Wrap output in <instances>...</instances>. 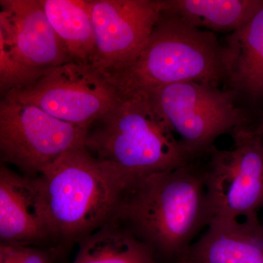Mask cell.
I'll list each match as a JSON object with an SVG mask.
<instances>
[{"instance_id": "obj_1", "label": "cell", "mask_w": 263, "mask_h": 263, "mask_svg": "<svg viewBox=\"0 0 263 263\" xmlns=\"http://www.w3.org/2000/svg\"><path fill=\"white\" fill-rule=\"evenodd\" d=\"M210 221L201 158L128 183L113 223L156 256L181 263Z\"/></svg>"}, {"instance_id": "obj_2", "label": "cell", "mask_w": 263, "mask_h": 263, "mask_svg": "<svg viewBox=\"0 0 263 263\" xmlns=\"http://www.w3.org/2000/svg\"><path fill=\"white\" fill-rule=\"evenodd\" d=\"M39 178L55 238L67 245L113 222L132 180L84 145L66 152Z\"/></svg>"}, {"instance_id": "obj_3", "label": "cell", "mask_w": 263, "mask_h": 263, "mask_svg": "<svg viewBox=\"0 0 263 263\" xmlns=\"http://www.w3.org/2000/svg\"><path fill=\"white\" fill-rule=\"evenodd\" d=\"M121 89L122 102L88 129L84 146L90 153L130 179L193 162L149 91L129 86Z\"/></svg>"}, {"instance_id": "obj_4", "label": "cell", "mask_w": 263, "mask_h": 263, "mask_svg": "<svg viewBox=\"0 0 263 263\" xmlns=\"http://www.w3.org/2000/svg\"><path fill=\"white\" fill-rule=\"evenodd\" d=\"M223 52L216 33L197 28L162 10L137 61L110 78L120 86L148 91L183 82L220 87L224 83Z\"/></svg>"}, {"instance_id": "obj_5", "label": "cell", "mask_w": 263, "mask_h": 263, "mask_svg": "<svg viewBox=\"0 0 263 263\" xmlns=\"http://www.w3.org/2000/svg\"><path fill=\"white\" fill-rule=\"evenodd\" d=\"M154 105L193 160L214 141L236 129L257 127L254 110L243 107L229 89L195 82L177 83L149 91Z\"/></svg>"}, {"instance_id": "obj_6", "label": "cell", "mask_w": 263, "mask_h": 263, "mask_svg": "<svg viewBox=\"0 0 263 263\" xmlns=\"http://www.w3.org/2000/svg\"><path fill=\"white\" fill-rule=\"evenodd\" d=\"M4 96L89 129L122 102L124 91L93 66L70 62L48 69L35 82Z\"/></svg>"}, {"instance_id": "obj_7", "label": "cell", "mask_w": 263, "mask_h": 263, "mask_svg": "<svg viewBox=\"0 0 263 263\" xmlns=\"http://www.w3.org/2000/svg\"><path fill=\"white\" fill-rule=\"evenodd\" d=\"M257 129H236L231 148L213 146L202 157L210 221L258 215L263 210V143Z\"/></svg>"}, {"instance_id": "obj_8", "label": "cell", "mask_w": 263, "mask_h": 263, "mask_svg": "<svg viewBox=\"0 0 263 263\" xmlns=\"http://www.w3.org/2000/svg\"><path fill=\"white\" fill-rule=\"evenodd\" d=\"M87 133L34 105L2 97L1 161L18 167L25 176L37 177L66 152L84 146Z\"/></svg>"}, {"instance_id": "obj_9", "label": "cell", "mask_w": 263, "mask_h": 263, "mask_svg": "<svg viewBox=\"0 0 263 263\" xmlns=\"http://www.w3.org/2000/svg\"><path fill=\"white\" fill-rule=\"evenodd\" d=\"M95 32L91 65L111 77L135 63L162 10L160 0H89Z\"/></svg>"}, {"instance_id": "obj_10", "label": "cell", "mask_w": 263, "mask_h": 263, "mask_svg": "<svg viewBox=\"0 0 263 263\" xmlns=\"http://www.w3.org/2000/svg\"><path fill=\"white\" fill-rule=\"evenodd\" d=\"M0 34L24 65L46 71L73 62L40 0H0Z\"/></svg>"}, {"instance_id": "obj_11", "label": "cell", "mask_w": 263, "mask_h": 263, "mask_svg": "<svg viewBox=\"0 0 263 263\" xmlns=\"http://www.w3.org/2000/svg\"><path fill=\"white\" fill-rule=\"evenodd\" d=\"M55 238L39 176L0 167V240L3 245L34 247Z\"/></svg>"}, {"instance_id": "obj_12", "label": "cell", "mask_w": 263, "mask_h": 263, "mask_svg": "<svg viewBox=\"0 0 263 263\" xmlns=\"http://www.w3.org/2000/svg\"><path fill=\"white\" fill-rule=\"evenodd\" d=\"M206 228L181 263H263V228L257 214L216 218Z\"/></svg>"}, {"instance_id": "obj_13", "label": "cell", "mask_w": 263, "mask_h": 263, "mask_svg": "<svg viewBox=\"0 0 263 263\" xmlns=\"http://www.w3.org/2000/svg\"><path fill=\"white\" fill-rule=\"evenodd\" d=\"M223 45L226 89L252 106L263 100V5L250 20L228 34Z\"/></svg>"}, {"instance_id": "obj_14", "label": "cell", "mask_w": 263, "mask_h": 263, "mask_svg": "<svg viewBox=\"0 0 263 263\" xmlns=\"http://www.w3.org/2000/svg\"><path fill=\"white\" fill-rule=\"evenodd\" d=\"M162 10L179 15L197 28L235 32L249 22L263 0H160Z\"/></svg>"}, {"instance_id": "obj_15", "label": "cell", "mask_w": 263, "mask_h": 263, "mask_svg": "<svg viewBox=\"0 0 263 263\" xmlns=\"http://www.w3.org/2000/svg\"><path fill=\"white\" fill-rule=\"evenodd\" d=\"M40 1L71 60L91 65L95 41L89 0Z\"/></svg>"}, {"instance_id": "obj_16", "label": "cell", "mask_w": 263, "mask_h": 263, "mask_svg": "<svg viewBox=\"0 0 263 263\" xmlns=\"http://www.w3.org/2000/svg\"><path fill=\"white\" fill-rule=\"evenodd\" d=\"M72 263H156L151 249L127 230L110 223L79 242Z\"/></svg>"}, {"instance_id": "obj_17", "label": "cell", "mask_w": 263, "mask_h": 263, "mask_svg": "<svg viewBox=\"0 0 263 263\" xmlns=\"http://www.w3.org/2000/svg\"><path fill=\"white\" fill-rule=\"evenodd\" d=\"M46 71L34 70L22 64L13 54L4 37L0 34V91L2 97L11 91L27 87L39 79Z\"/></svg>"}, {"instance_id": "obj_18", "label": "cell", "mask_w": 263, "mask_h": 263, "mask_svg": "<svg viewBox=\"0 0 263 263\" xmlns=\"http://www.w3.org/2000/svg\"><path fill=\"white\" fill-rule=\"evenodd\" d=\"M13 247L17 263L51 262V254L47 250L31 246H13Z\"/></svg>"}, {"instance_id": "obj_19", "label": "cell", "mask_w": 263, "mask_h": 263, "mask_svg": "<svg viewBox=\"0 0 263 263\" xmlns=\"http://www.w3.org/2000/svg\"><path fill=\"white\" fill-rule=\"evenodd\" d=\"M0 263H17L13 246L0 245Z\"/></svg>"}, {"instance_id": "obj_20", "label": "cell", "mask_w": 263, "mask_h": 263, "mask_svg": "<svg viewBox=\"0 0 263 263\" xmlns=\"http://www.w3.org/2000/svg\"><path fill=\"white\" fill-rule=\"evenodd\" d=\"M257 131H258V133L260 134L261 140H262L263 143V119L262 122L260 123V124H259L258 127H257Z\"/></svg>"}, {"instance_id": "obj_21", "label": "cell", "mask_w": 263, "mask_h": 263, "mask_svg": "<svg viewBox=\"0 0 263 263\" xmlns=\"http://www.w3.org/2000/svg\"><path fill=\"white\" fill-rule=\"evenodd\" d=\"M261 224H262V228H263V220L262 221H261Z\"/></svg>"}]
</instances>
